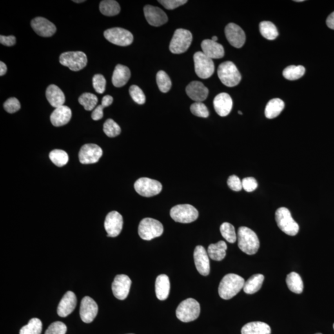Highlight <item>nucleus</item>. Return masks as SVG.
<instances>
[{
    "label": "nucleus",
    "instance_id": "f257e3e1",
    "mask_svg": "<svg viewBox=\"0 0 334 334\" xmlns=\"http://www.w3.org/2000/svg\"><path fill=\"white\" fill-rule=\"evenodd\" d=\"M245 280L241 276L235 273L225 275L220 283L219 294L224 300H230L243 288Z\"/></svg>",
    "mask_w": 334,
    "mask_h": 334
},
{
    "label": "nucleus",
    "instance_id": "f03ea898",
    "mask_svg": "<svg viewBox=\"0 0 334 334\" xmlns=\"http://www.w3.org/2000/svg\"><path fill=\"white\" fill-rule=\"evenodd\" d=\"M238 245L243 252L253 255L258 252L260 243L255 231L248 227H241L238 231Z\"/></svg>",
    "mask_w": 334,
    "mask_h": 334
},
{
    "label": "nucleus",
    "instance_id": "7ed1b4c3",
    "mask_svg": "<svg viewBox=\"0 0 334 334\" xmlns=\"http://www.w3.org/2000/svg\"><path fill=\"white\" fill-rule=\"evenodd\" d=\"M217 74L222 83L230 88L237 86L242 80L241 74L235 64L231 61H226L220 64L218 68Z\"/></svg>",
    "mask_w": 334,
    "mask_h": 334
},
{
    "label": "nucleus",
    "instance_id": "20e7f679",
    "mask_svg": "<svg viewBox=\"0 0 334 334\" xmlns=\"http://www.w3.org/2000/svg\"><path fill=\"white\" fill-rule=\"evenodd\" d=\"M200 308L199 303L193 298H188L178 306L176 315L178 319L183 322L193 321L200 315Z\"/></svg>",
    "mask_w": 334,
    "mask_h": 334
},
{
    "label": "nucleus",
    "instance_id": "39448f33",
    "mask_svg": "<svg viewBox=\"0 0 334 334\" xmlns=\"http://www.w3.org/2000/svg\"><path fill=\"white\" fill-rule=\"evenodd\" d=\"M163 232V225L159 220L152 218H145L142 219L138 227L139 237L147 241L160 237Z\"/></svg>",
    "mask_w": 334,
    "mask_h": 334
},
{
    "label": "nucleus",
    "instance_id": "423d86ee",
    "mask_svg": "<svg viewBox=\"0 0 334 334\" xmlns=\"http://www.w3.org/2000/svg\"><path fill=\"white\" fill-rule=\"evenodd\" d=\"M275 220L280 230L289 236L297 235L300 227L291 217L290 212L286 208L278 209L275 213Z\"/></svg>",
    "mask_w": 334,
    "mask_h": 334
},
{
    "label": "nucleus",
    "instance_id": "0eeeda50",
    "mask_svg": "<svg viewBox=\"0 0 334 334\" xmlns=\"http://www.w3.org/2000/svg\"><path fill=\"white\" fill-rule=\"evenodd\" d=\"M193 41L192 33L184 29H178L175 30L171 39L170 50L174 54H181L188 50Z\"/></svg>",
    "mask_w": 334,
    "mask_h": 334
},
{
    "label": "nucleus",
    "instance_id": "6e6552de",
    "mask_svg": "<svg viewBox=\"0 0 334 334\" xmlns=\"http://www.w3.org/2000/svg\"><path fill=\"white\" fill-rule=\"evenodd\" d=\"M170 216L175 222L189 224L197 220L199 213L191 205L180 204L171 208Z\"/></svg>",
    "mask_w": 334,
    "mask_h": 334
},
{
    "label": "nucleus",
    "instance_id": "1a4fd4ad",
    "mask_svg": "<svg viewBox=\"0 0 334 334\" xmlns=\"http://www.w3.org/2000/svg\"><path fill=\"white\" fill-rule=\"evenodd\" d=\"M60 62L71 71H78L85 68L88 64V58L82 52H68L60 55Z\"/></svg>",
    "mask_w": 334,
    "mask_h": 334
},
{
    "label": "nucleus",
    "instance_id": "9d476101",
    "mask_svg": "<svg viewBox=\"0 0 334 334\" xmlns=\"http://www.w3.org/2000/svg\"><path fill=\"white\" fill-rule=\"evenodd\" d=\"M194 62L196 74L201 79H208L211 77L215 71L213 59L207 57L202 52H197L194 55Z\"/></svg>",
    "mask_w": 334,
    "mask_h": 334
},
{
    "label": "nucleus",
    "instance_id": "9b49d317",
    "mask_svg": "<svg viewBox=\"0 0 334 334\" xmlns=\"http://www.w3.org/2000/svg\"><path fill=\"white\" fill-rule=\"evenodd\" d=\"M136 191L144 197H152L159 195L162 190V185L157 180L149 178H141L135 183Z\"/></svg>",
    "mask_w": 334,
    "mask_h": 334
},
{
    "label": "nucleus",
    "instance_id": "f8f14e48",
    "mask_svg": "<svg viewBox=\"0 0 334 334\" xmlns=\"http://www.w3.org/2000/svg\"><path fill=\"white\" fill-rule=\"evenodd\" d=\"M104 37L111 44L126 46L133 42V35L130 31L120 28L109 29L104 32Z\"/></svg>",
    "mask_w": 334,
    "mask_h": 334
},
{
    "label": "nucleus",
    "instance_id": "ddd939ff",
    "mask_svg": "<svg viewBox=\"0 0 334 334\" xmlns=\"http://www.w3.org/2000/svg\"><path fill=\"white\" fill-rule=\"evenodd\" d=\"M103 154L102 149L94 144L84 145L80 149L79 159L82 164L97 163Z\"/></svg>",
    "mask_w": 334,
    "mask_h": 334
},
{
    "label": "nucleus",
    "instance_id": "4468645a",
    "mask_svg": "<svg viewBox=\"0 0 334 334\" xmlns=\"http://www.w3.org/2000/svg\"><path fill=\"white\" fill-rule=\"evenodd\" d=\"M123 225L122 217L117 211H111L108 213L105 220V229L108 237H117L121 233Z\"/></svg>",
    "mask_w": 334,
    "mask_h": 334
},
{
    "label": "nucleus",
    "instance_id": "2eb2a0df",
    "mask_svg": "<svg viewBox=\"0 0 334 334\" xmlns=\"http://www.w3.org/2000/svg\"><path fill=\"white\" fill-rule=\"evenodd\" d=\"M131 283L128 276L123 274L116 276L111 287L115 298L120 300L126 299L130 293Z\"/></svg>",
    "mask_w": 334,
    "mask_h": 334
},
{
    "label": "nucleus",
    "instance_id": "dca6fc26",
    "mask_svg": "<svg viewBox=\"0 0 334 334\" xmlns=\"http://www.w3.org/2000/svg\"><path fill=\"white\" fill-rule=\"evenodd\" d=\"M227 39L234 47L240 48L244 46L246 35L239 26L234 23L228 24L225 30Z\"/></svg>",
    "mask_w": 334,
    "mask_h": 334
},
{
    "label": "nucleus",
    "instance_id": "f3484780",
    "mask_svg": "<svg viewBox=\"0 0 334 334\" xmlns=\"http://www.w3.org/2000/svg\"><path fill=\"white\" fill-rule=\"evenodd\" d=\"M145 17L150 25L159 27L168 21L166 13L161 9L151 5H146L144 8Z\"/></svg>",
    "mask_w": 334,
    "mask_h": 334
},
{
    "label": "nucleus",
    "instance_id": "a211bd4d",
    "mask_svg": "<svg viewBox=\"0 0 334 334\" xmlns=\"http://www.w3.org/2000/svg\"><path fill=\"white\" fill-rule=\"evenodd\" d=\"M194 259L196 267L200 274L208 276L210 273V262L208 253L203 246L196 247L194 251Z\"/></svg>",
    "mask_w": 334,
    "mask_h": 334
},
{
    "label": "nucleus",
    "instance_id": "6ab92c4d",
    "mask_svg": "<svg viewBox=\"0 0 334 334\" xmlns=\"http://www.w3.org/2000/svg\"><path fill=\"white\" fill-rule=\"evenodd\" d=\"M98 313L96 302L89 297H85L82 300L80 307V316L82 321L85 323L92 322Z\"/></svg>",
    "mask_w": 334,
    "mask_h": 334
},
{
    "label": "nucleus",
    "instance_id": "aec40b11",
    "mask_svg": "<svg viewBox=\"0 0 334 334\" xmlns=\"http://www.w3.org/2000/svg\"><path fill=\"white\" fill-rule=\"evenodd\" d=\"M31 26L37 34L44 37L52 36L57 31L55 24L42 17L33 19L31 22Z\"/></svg>",
    "mask_w": 334,
    "mask_h": 334
},
{
    "label": "nucleus",
    "instance_id": "412c9836",
    "mask_svg": "<svg viewBox=\"0 0 334 334\" xmlns=\"http://www.w3.org/2000/svg\"><path fill=\"white\" fill-rule=\"evenodd\" d=\"M77 298L75 294L73 291H67L58 306V315L60 317H67L75 310Z\"/></svg>",
    "mask_w": 334,
    "mask_h": 334
},
{
    "label": "nucleus",
    "instance_id": "4be33fe9",
    "mask_svg": "<svg viewBox=\"0 0 334 334\" xmlns=\"http://www.w3.org/2000/svg\"><path fill=\"white\" fill-rule=\"evenodd\" d=\"M213 106L216 113L220 117H227L232 109L233 100L228 93H220L213 100Z\"/></svg>",
    "mask_w": 334,
    "mask_h": 334
},
{
    "label": "nucleus",
    "instance_id": "5701e85b",
    "mask_svg": "<svg viewBox=\"0 0 334 334\" xmlns=\"http://www.w3.org/2000/svg\"><path fill=\"white\" fill-rule=\"evenodd\" d=\"M186 92L191 99L197 102L204 101L209 94L208 89L199 81L190 82L186 87Z\"/></svg>",
    "mask_w": 334,
    "mask_h": 334
},
{
    "label": "nucleus",
    "instance_id": "b1692460",
    "mask_svg": "<svg viewBox=\"0 0 334 334\" xmlns=\"http://www.w3.org/2000/svg\"><path fill=\"white\" fill-rule=\"evenodd\" d=\"M202 52L211 59H220L224 57V48L221 44L212 40L206 39L201 43Z\"/></svg>",
    "mask_w": 334,
    "mask_h": 334
},
{
    "label": "nucleus",
    "instance_id": "393cba45",
    "mask_svg": "<svg viewBox=\"0 0 334 334\" xmlns=\"http://www.w3.org/2000/svg\"><path fill=\"white\" fill-rule=\"evenodd\" d=\"M72 111L68 106H63L55 108L50 117V121L53 126L60 127L65 125L70 121Z\"/></svg>",
    "mask_w": 334,
    "mask_h": 334
},
{
    "label": "nucleus",
    "instance_id": "a878e982",
    "mask_svg": "<svg viewBox=\"0 0 334 334\" xmlns=\"http://www.w3.org/2000/svg\"><path fill=\"white\" fill-rule=\"evenodd\" d=\"M46 98L51 106L55 108L63 106L65 102L63 91L54 84L49 86L46 89Z\"/></svg>",
    "mask_w": 334,
    "mask_h": 334
},
{
    "label": "nucleus",
    "instance_id": "bb28decb",
    "mask_svg": "<svg viewBox=\"0 0 334 334\" xmlns=\"http://www.w3.org/2000/svg\"><path fill=\"white\" fill-rule=\"evenodd\" d=\"M131 71L128 67L122 64L116 66L112 76V83L117 88H121L126 85L130 79Z\"/></svg>",
    "mask_w": 334,
    "mask_h": 334
},
{
    "label": "nucleus",
    "instance_id": "cd10ccee",
    "mask_svg": "<svg viewBox=\"0 0 334 334\" xmlns=\"http://www.w3.org/2000/svg\"><path fill=\"white\" fill-rule=\"evenodd\" d=\"M170 283L168 276L162 274L158 276L155 281V293L158 299H167L170 293Z\"/></svg>",
    "mask_w": 334,
    "mask_h": 334
},
{
    "label": "nucleus",
    "instance_id": "c85d7f7f",
    "mask_svg": "<svg viewBox=\"0 0 334 334\" xmlns=\"http://www.w3.org/2000/svg\"><path fill=\"white\" fill-rule=\"evenodd\" d=\"M271 329L266 323L251 322L244 325L242 329V334H271Z\"/></svg>",
    "mask_w": 334,
    "mask_h": 334
},
{
    "label": "nucleus",
    "instance_id": "c756f323",
    "mask_svg": "<svg viewBox=\"0 0 334 334\" xmlns=\"http://www.w3.org/2000/svg\"><path fill=\"white\" fill-rule=\"evenodd\" d=\"M227 245L224 241H220L215 244L209 245L208 249L209 257L216 261H220L226 256Z\"/></svg>",
    "mask_w": 334,
    "mask_h": 334
},
{
    "label": "nucleus",
    "instance_id": "7c9ffc66",
    "mask_svg": "<svg viewBox=\"0 0 334 334\" xmlns=\"http://www.w3.org/2000/svg\"><path fill=\"white\" fill-rule=\"evenodd\" d=\"M284 107V102L281 99H272L267 104L265 109V115L267 119H275L281 113Z\"/></svg>",
    "mask_w": 334,
    "mask_h": 334
},
{
    "label": "nucleus",
    "instance_id": "2f4dec72",
    "mask_svg": "<svg viewBox=\"0 0 334 334\" xmlns=\"http://www.w3.org/2000/svg\"><path fill=\"white\" fill-rule=\"evenodd\" d=\"M264 276L262 274H255L251 276L245 282L243 290L247 294H254L258 292L263 284Z\"/></svg>",
    "mask_w": 334,
    "mask_h": 334
},
{
    "label": "nucleus",
    "instance_id": "473e14b6",
    "mask_svg": "<svg viewBox=\"0 0 334 334\" xmlns=\"http://www.w3.org/2000/svg\"><path fill=\"white\" fill-rule=\"evenodd\" d=\"M286 283L289 290L292 292L300 294L304 290V282L300 275L298 273H289L287 276Z\"/></svg>",
    "mask_w": 334,
    "mask_h": 334
},
{
    "label": "nucleus",
    "instance_id": "72a5a7b5",
    "mask_svg": "<svg viewBox=\"0 0 334 334\" xmlns=\"http://www.w3.org/2000/svg\"><path fill=\"white\" fill-rule=\"evenodd\" d=\"M120 6L117 1L113 0H105L100 4V11L106 16H113L119 15L120 12Z\"/></svg>",
    "mask_w": 334,
    "mask_h": 334
},
{
    "label": "nucleus",
    "instance_id": "f704fd0d",
    "mask_svg": "<svg viewBox=\"0 0 334 334\" xmlns=\"http://www.w3.org/2000/svg\"><path fill=\"white\" fill-rule=\"evenodd\" d=\"M259 30L260 34L265 39L273 41L278 37V32L276 26L273 22L269 21H263L259 24Z\"/></svg>",
    "mask_w": 334,
    "mask_h": 334
},
{
    "label": "nucleus",
    "instance_id": "c9c22d12",
    "mask_svg": "<svg viewBox=\"0 0 334 334\" xmlns=\"http://www.w3.org/2000/svg\"><path fill=\"white\" fill-rule=\"evenodd\" d=\"M305 68L303 66H289L283 71V76L289 81L300 79L304 75Z\"/></svg>",
    "mask_w": 334,
    "mask_h": 334
},
{
    "label": "nucleus",
    "instance_id": "e433bc0d",
    "mask_svg": "<svg viewBox=\"0 0 334 334\" xmlns=\"http://www.w3.org/2000/svg\"><path fill=\"white\" fill-rule=\"evenodd\" d=\"M42 323L38 318H32L28 324L22 327L19 334H41Z\"/></svg>",
    "mask_w": 334,
    "mask_h": 334
},
{
    "label": "nucleus",
    "instance_id": "4c0bfd02",
    "mask_svg": "<svg viewBox=\"0 0 334 334\" xmlns=\"http://www.w3.org/2000/svg\"><path fill=\"white\" fill-rule=\"evenodd\" d=\"M51 161L57 167H63L68 163L69 157L65 151L55 149L49 154Z\"/></svg>",
    "mask_w": 334,
    "mask_h": 334
},
{
    "label": "nucleus",
    "instance_id": "58836bf2",
    "mask_svg": "<svg viewBox=\"0 0 334 334\" xmlns=\"http://www.w3.org/2000/svg\"><path fill=\"white\" fill-rule=\"evenodd\" d=\"M78 100H79V104L82 105L87 111L94 110L98 102L96 95L91 93H82Z\"/></svg>",
    "mask_w": 334,
    "mask_h": 334
},
{
    "label": "nucleus",
    "instance_id": "ea45409f",
    "mask_svg": "<svg viewBox=\"0 0 334 334\" xmlns=\"http://www.w3.org/2000/svg\"><path fill=\"white\" fill-rule=\"evenodd\" d=\"M220 230L222 237L230 243H234L237 241V237L235 227L230 223H223L220 226Z\"/></svg>",
    "mask_w": 334,
    "mask_h": 334
},
{
    "label": "nucleus",
    "instance_id": "a19ab883",
    "mask_svg": "<svg viewBox=\"0 0 334 334\" xmlns=\"http://www.w3.org/2000/svg\"><path fill=\"white\" fill-rule=\"evenodd\" d=\"M156 81L159 90L162 92L167 93L170 90L171 81L170 77L164 71H160L156 76Z\"/></svg>",
    "mask_w": 334,
    "mask_h": 334
},
{
    "label": "nucleus",
    "instance_id": "79ce46f5",
    "mask_svg": "<svg viewBox=\"0 0 334 334\" xmlns=\"http://www.w3.org/2000/svg\"><path fill=\"white\" fill-rule=\"evenodd\" d=\"M104 131L108 137H115L121 133V128L112 119H108L104 124Z\"/></svg>",
    "mask_w": 334,
    "mask_h": 334
},
{
    "label": "nucleus",
    "instance_id": "37998d69",
    "mask_svg": "<svg viewBox=\"0 0 334 334\" xmlns=\"http://www.w3.org/2000/svg\"><path fill=\"white\" fill-rule=\"evenodd\" d=\"M191 113L198 117L208 118L209 111L206 105L202 102H195L190 106Z\"/></svg>",
    "mask_w": 334,
    "mask_h": 334
},
{
    "label": "nucleus",
    "instance_id": "c03bdc74",
    "mask_svg": "<svg viewBox=\"0 0 334 334\" xmlns=\"http://www.w3.org/2000/svg\"><path fill=\"white\" fill-rule=\"evenodd\" d=\"M130 93L134 101L137 104L142 105L146 102V96L141 88L136 85L131 86Z\"/></svg>",
    "mask_w": 334,
    "mask_h": 334
},
{
    "label": "nucleus",
    "instance_id": "a18cd8bd",
    "mask_svg": "<svg viewBox=\"0 0 334 334\" xmlns=\"http://www.w3.org/2000/svg\"><path fill=\"white\" fill-rule=\"evenodd\" d=\"M92 84L93 88L99 93H103L106 91V80L103 75L97 74L93 77Z\"/></svg>",
    "mask_w": 334,
    "mask_h": 334
},
{
    "label": "nucleus",
    "instance_id": "49530a36",
    "mask_svg": "<svg viewBox=\"0 0 334 334\" xmlns=\"http://www.w3.org/2000/svg\"><path fill=\"white\" fill-rule=\"evenodd\" d=\"M66 325L63 322L57 321L50 325L45 334H66Z\"/></svg>",
    "mask_w": 334,
    "mask_h": 334
},
{
    "label": "nucleus",
    "instance_id": "de8ad7c7",
    "mask_svg": "<svg viewBox=\"0 0 334 334\" xmlns=\"http://www.w3.org/2000/svg\"><path fill=\"white\" fill-rule=\"evenodd\" d=\"M4 110L10 113H14L21 108V104L16 98L11 97L8 99L3 105Z\"/></svg>",
    "mask_w": 334,
    "mask_h": 334
},
{
    "label": "nucleus",
    "instance_id": "09e8293b",
    "mask_svg": "<svg viewBox=\"0 0 334 334\" xmlns=\"http://www.w3.org/2000/svg\"><path fill=\"white\" fill-rule=\"evenodd\" d=\"M162 6L167 10H172L179 7L180 6L186 4L188 1L186 0H162L158 1Z\"/></svg>",
    "mask_w": 334,
    "mask_h": 334
},
{
    "label": "nucleus",
    "instance_id": "8fccbe9b",
    "mask_svg": "<svg viewBox=\"0 0 334 334\" xmlns=\"http://www.w3.org/2000/svg\"><path fill=\"white\" fill-rule=\"evenodd\" d=\"M242 182L243 188L247 192H253L258 188V182L253 177L245 178Z\"/></svg>",
    "mask_w": 334,
    "mask_h": 334
},
{
    "label": "nucleus",
    "instance_id": "3c124183",
    "mask_svg": "<svg viewBox=\"0 0 334 334\" xmlns=\"http://www.w3.org/2000/svg\"><path fill=\"white\" fill-rule=\"evenodd\" d=\"M227 184L229 188L234 191H240L243 188L242 182L236 175H231L228 178L227 180Z\"/></svg>",
    "mask_w": 334,
    "mask_h": 334
},
{
    "label": "nucleus",
    "instance_id": "603ef678",
    "mask_svg": "<svg viewBox=\"0 0 334 334\" xmlns=\"http://www.w3.org/2000/svg\"><path fill=\"white\" fill-rule=\"evenodd\" d=\"M106 106L103 104L100 105L93 110L91 117L95 121L102 119L104 116V108Z\"/></svg>",
    "mask_w": 334,
    "mask_h": 334
},
{
    "label": "nucleus",
    "instance_id": "864d4df0",
    "mask_svg": "<svg viewBox=\"0 0 334 334\" xmlns=\"http://www.w3.org/2000/svg\"><path fill=\"white\" fill-rule=\"evenodd\" d=\"M15 42H16V40H15V37L13 36V35H10V36L1 35L0 36V43L3 45V46H14Z\"/></svg>",
    "mask_w": 334,
    "mask_h": 334
},
{
    "label": "nucleus",
    "instance_id": "5fc2aeb1",
    "mask_svg": "<svg viewBox=\"0 0 334 334\" xmlns=\"http://www.w3.org/2000/svg\"><path fill=\"white\" fill-rule=\"evenodd\" d=\"M113 101V97L110 96V95H106L103 97L102 100V104L104 105L106 107L111 106L112 104Z\"/></svg>",
    "mask_w": 334,
    "mask_h": 334
},
{
    "label": "nucleus",
    "instance_id": "6e6d98bb",
    "mask_svg": "<svg viewBox=\"0 0 334 334\" xmlns=\"http://www.w3.org/2000/svg\"><path fill=\"white\" fill-rule=\"evenodd\" d=\"M326 24L329 28L334 30V12L331 13V14L329 15L328 17H327Z\"/></svg>",
    "mask_w": 334,
    "mask_h": 334
},
{
    "label": "nucleus",
    "instance_id": "4d7b16f0",
    "mask_svg": "<svg viewBox=\"0 0 334 334\" xmlns=\"http://www.w3.org/2000/svg\"><path fill=\"white\" fill-rule=\"evenodd\" d=\"M6 72H7V66L3 62H0V76H2L5 75Z\"/></svg>",
    "mask_w": 334,
    "mask_h": 334
},
{
    "label": "nucleus",
    "instance_id": "13d9d810",
    "mask_svg": "<svg viewBox=\"0 0 334 334\" xmlns=\"http://www.w3.org/2000/svg\"><path fill=\"white\" fill-rule=\"evenodd\" d=\"M212 41H214V42H217L218 41V38L216 36H213V38H212Z\"/></svg>",
    "mask_w": 334,
    "mask_h": 334
},
{
    "label": "nucleus",
    "instance_id": "bf43d9fd",
    "mask_svg": "<svg viewBox=\"0 0 334 334\" xmlns=\"http://www.w3.org/2000/svg\"><path fill=\"white\" fill-rule=\"evenodd\" d=\"M73 1L75 2V3H82V2H84L85 1H83V0H80V1Z\"/></svg>",
    "mask_w": 334,
    "mask_h": 334
},
{
    "label": "nucleus",
    "instance_id": "052dcab7",
    "mask_svg": "<svg viewBox=\"0 0 334 334\" xmlns=\"http://www.w3.org/2000/svg\"><path fill=\"white\" fill-rule=\"evenodd\" d=\"M296 1V2H303V1H304V0H296V1Z\"/></svg>",
    "mask_w": 334,
    "mask_h": 334
},
{
    "label": "nucleus",
    "instance_id": "680f3d73",
    "mask_svg": "<svg viewBox=\"0 0 334 334\" xmlns=\"http://www.w3.org/2000/svg\"><path fill=\"white\" fill-rule=\"evenodd\" d=\"M238 113H239L240 115H243V113L241 111H238Z\"/></svg>",
    "mask_w": 334,
    "mask_h": 334
},
{
    "label": "nucleus",
    "instance_id": "e2e57ef3",
    "mask_svg": "<svg viewBox=\"0 0 334 334\" xmlns=\"http://www.w3.org/2000/svg\"><path fill=\"white\" fill-rule=\"evenodd\" d=\"M322 334L321 333H317V334Z\"/></svg>",
    "mask_w": 334,
    "mask_h": 334
},
{
    "label": "nucleus",
    "instance_id": "0e129e2a",
    "mask_svg": "<svg viewBox=\"0 0 334 334\" xmlns=\"http://www.w3.org/2000/svg\"><path fill=\"white\" fill-rule=\"evenodd\" d=\"M333 327H334V326H333Z\"/></svg>",
    "mask_w": 334,
    "mask_h": 334
},
{
    "label": "nucleus",
    "instance_id": "69168bd1",
    "mask_svg": "<svg viewBox=\"0 0 334 334\" xmlns=\"http://www.w3.org/2000/svg\"></svg>",
    "mask_w": 334,
    "mask_h": 334
}]
</instances>
